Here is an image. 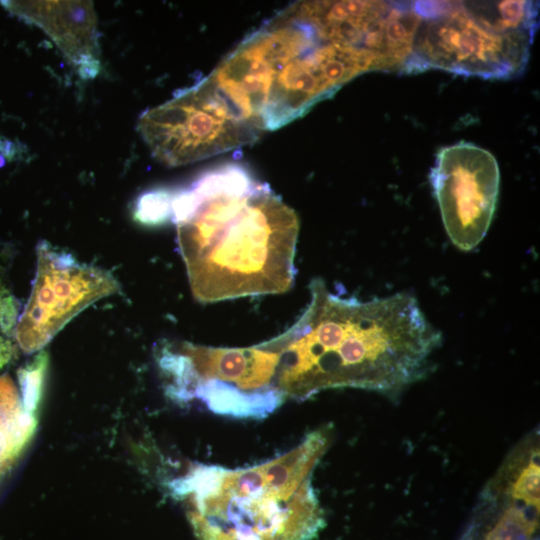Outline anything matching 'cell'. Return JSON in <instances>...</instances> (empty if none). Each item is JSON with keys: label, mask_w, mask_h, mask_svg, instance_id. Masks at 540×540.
<instances>
[{"label": "cell", "mask_w": 540, "mask_h": 540, "mask_svg": "<svg viewBox=\"0 0 540 540\" xmlns=\"http://www.w3.org/2000/svg\"><path fill=\"white\" fill-rule=\"evenodd\" d=\"M120 291L108 271L77 261L42 241L30 297L16 323L14 337L21 350L42 349L73 317L99 299Z\"/></svg>", "instance_id": "8"}, {"label": "cell", "mask_w": 540, "mask_h": 540, "mask_svg": "<svg viewBox=\"0 0 540 540\" xmlns=\"http://www.w3.org/2000/svg\"><path fill=\"white\" fill-rule=\"evenodd\" d=\"M330 443L329 428L315 430L258 465H195L171 488L199 540H312L325 526L312 476Z\"/></svg>", "instance_id": "4"}, {"label": "cell", "mask_w": 540, "mask_h": 540, "mask_svg": "<svg viewBox=\"0 0 540 540\" xmlns=\"http://www.w3.org/2000/svg\"><path fill=\"white\" fill-rule=\"evenodd\" d=\"M171 219L193 297L208 304L281 294L295 282V211L237 164L200 175L172 197Z\"/></svg>", "instance_id": "2"}, {"label": "cell", "mask_w": 540, "mask_h": 540, "mask_svg": "<svg viewBox=\"0 0 540 540\" xmlns=\"http://www.w3.org/2000/svg\"><path fill=\"white\" fill-rule=\"evenodd\" d=\"M430 182L450 240L461 250H472L485 237L495 213L497 160L488 150L460 141L439 150Z\"/></svg>", "instance_id": "9"}, {"label": "cell", "mask_w": 540, "mask_h": 540, "mask_svg": "<svg viewBox=\"0 0 540 540\" xmlns=\"http://www.w3.org/2000/svg\"><path fill=\"white\" fill-rule=\"evenodd\" d=\"M534 1H413L418 23L402 69L506 79L526 68L538 27Z\"/></svg>", "instance_id": "5"}, {"label": "cell", "mask_w": 540, "mask_h": 540, "mask_svg": "<svg viewBox=\"0 0 540 540\" xmlns=\"http://www.w3.org/2000/svg\"><path fill=\"white\" fill-rule=\"evenodd\" d=\"M279 352L268 341L247 348L167 344L159 366L175 399H197L210 411L236 418H264L285 401L276 384Z\"/></svg>", "instance_id": "6"}, {"label": "cell", "mask_w": 540, "mask_h": 540, "mask_svg": "<svg viewBox=\"0 0 540 540\" xmlns=\"http://www.w3.org/2000/svg\"><path fill=\"white\" fill-rule=\"evenodd\" d=\"M8 375L0 376V470L16 457L35 429V418ZM1 472V471H0Z\"/></svg>", "instance_id": "12"}, {"label": "cell", "mask_w": 540, "mask_h": 540, "mask_svg": "<svg viewBox=\"0 0 540 540\" xmlns=\"http://www.w3.org/2000/svg\"><path fill=\"white\" fill-rule=\"evenodd\" d=\"M538 427L505 456L481 490L458 540H539Z\"/></svg>", "instance_id": "10"}, {"label": "cell", "mask_w": 540, "mask_h": 540, "mask_svg": "<svg viewBox=\"0 0 540 540\" xmlns=\"http://www.w3.org/2000/svg\"><path fill=\"white\" fill-rule=\"evenodd\" d=\"M374 70L326 20L320 1H298L245 37L210 73L262 131L278 129Z\"/></svg>", "instance_id": "3"}, {"label": "cell", "mask_w": 540, "mask_h": 540, "mask_svg": "<svg viewBox=\"0 0 540 540\" xmlns=\"http://www.w3.org/2000/svg\"><path fill=\"white\" fill-rule=\"evenodd\" d=\"M4 146H3V142L1 141L0 139V150H3Z\"/></svg>", "instance_id": "14"}, {"label": "cell", "mask_w": 540, "mask_h": 540, "mask_svg": "<svg viewBox=\"0 0 540 540\" xmlns=\"http://www.w3.org/2000/svg\"><path fill=\"white\" fill-rule=\"evenodd\" d=\"M296 322L268 340L279 352L276 384L304 401L324 390L397 394L422 379L441 333L409 293L362 301L334 294L321 278Z\"/></svg>", "instance_id": "1"}, {"label": "cell", "mask_w": 540, "mask_h": 540, "mask_svg": "<svg viewBox=\"0 0 540 540\" xmlns=\"http://www.w3.org/2000/svg\"><path fill=\"white\" fill-rule=\"evenodd\" d=\"M138 131L151 154L170 167L250 144L263 132L211 74L145 111Z\"/></svg>", "instance_id": "7"}, {"label": "cell", "mask_w": 540, "mask_h": 540, "mask_svg": "<svg viewBox=\"0 0 540 540\" xmlns=\"http://www.w3.org/2000/svg\"><path fill=\"white\" fill-rule=\"evenodd\" d=\"M11 14L42 29L83 78L100 70L97 16L91 1H0Z\"/></svg>", "instance_id": "11"}, {"label": "cell", "mask_w": 540, "mask_h": 540, "mask_svg": "<svg viewBox=\"0 0 540 540\" xmlns=\"http://www.w3.org/2000/svg\"><path fill=\"white\" fill-rule=\"evenodd\" d=\"M173 194L156 190L142 195L135 207L134 217L146 225H158L171 218Z\"/></svg>", "instance_id": "13"}]
</instances>
